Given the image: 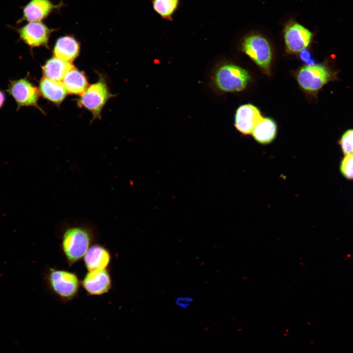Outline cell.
Here are the masks:
<instances>
[{"label": "cell", "mask_w": 353, "mask_h": 353, "mask_svg": "<svg viewBox=\"0 0 353 353\" xmlns=\"http://www.w3.org/2000/svg\"><path fill=\"white\" fill-rule=\"evenodd\" d=\"M87 294L99 296L107 293L112 287V280L107 269L88 271L81 281Z\"/></svg>", "instance_id": "obj_11"}, {"label": "cell", "mask_w": 353, "mask_h": 353, "mask_svg": "<svg viewBox=\"0 0 353 353\" xmlns=\"http://www.w3.org/2000/svg\"><path fill=\"white\" fill-rule=\"evenodd\" d=\"M194 301V299L190 296H177L175 300V303L176 305L181 309H187L192 304Z\"/></svg>", "instance_id": "obj_22"}, {"label": "cell", "mask_w": 353, "mask_h": 353, "mask_svg": "<svg viewBox=\"0 0 353 353\" xmlns=\"http://www.w3.org/2000/svg\"><path fill=\"white\" fill-rule=\"evenodd\" d=\"M277 126L272 119L262 118L254 127L252 134L256 142L261 145L271 143L276 138Z\"/></svg>", "instance_id": "obj_17"}, {"label": "cell", "mask_w": 353, "mask_h": 353, "mask_svg": "<svg viewBox=\"0 0 353 353\" xmlns=\"http://www.w3.org/2000/svg\"><path fill=\"white\" fill-rule=\"evenodd\" d=\"M75 67L71 62L54 56L47 60L42 68L44 77L61 81L66 74Z\"/></svg>", "instance_id": "obj_16"}, {"label": "cell", "mask_w": 353, "mask_h": 353, "mask_svg": "<svg viewBox=\"0 0 353 353\" xmlns=\"http://www.w3.org/2000/svg\"><path fill=\"white\" fill-rule=\"evenodd\" d=\"M60 236L62 251L70 266L83 257L97 237L94 227L87 223L65 224Z\"/></svg>", "instance_id": "obj_1"}, {"label": "cell", "mask_w": 353, "mask_h": 353, "mask_svg": "<svg viewBox=\"0 0 353 353\" xmlns=\"http://www.w3.org/2000/svg\"><path fill=\"white\" fill-rule=\"evenodd\" d=\"M39 90L43 97L57 105L63 101L68 93L62 82L44 76L40 81Z\"/></svg>", "instance_id": "obj_14"}, {"label": "cell", "mask_w": 353, "mask_h": 353, "mask_svg": "<svg viewBox=\"0 0 353 353\" xmlns=\"http://www.w3.org/2000/svg\"><path fill=\"white\" fill-rule=\"evenodd\" d=\"M341 171L346 177L353 178V154L345 156L341 163Z\"/></svg>", "instance_id": "obj_21"}, {"label": "cell", "mask_w": 353, "mask_h": 353, "mask_svg": "<svg viewBox=\"0 0 353 353\" xmlns=\"http://www.w3.org/2000/svg\"><path fill=\"white\" fill-rule=\"evenodd\" d=\"M250 80L248 72L236 65L226 64L216 71L214 81L221 90L232 92L243 90Z\"/></svg>", "instance_id": "obj_4"}, {"label": "cell", "mask_w": 353, "mask_h": 353, "mask_svg": "<svg viewBox=\"0 0 353 353\" xmlns=\"http://www.w3.org/2000/svg\"><path fill=\"white\" fill-rule=\"evenodd\" d=\"M262 118L257 107L251 104H244L240 106L236 111L234 126L242 134H250Z\"/></svg>", "instance_id": "obj_12"}, {"label": "cell", "mask_w": 353, "mask_h": 353, "mask_svg": "<svg viewBox=\"0 0 353 353\" xmlns=\"http://www.w3.org/2000/svg\"><path fill=\"white\" fill-rule=\"evenodd\" d=\"M5 100V96L4 93L0 90V109L3 105Z\"/></svg>", "instance_id": "obj_24"}, {"label": "cell", "mask_w": 353, "mask_h": 353, "mask_svg": "<svg viewBox=\"0 0 353 353\" xmlns=\"http://www.w3.org/2000/svg\"><path fill=\"white\" fill-rule=\"evenodd\" d=\"M178 0H153L154 11L165 19H171L178 5Z\"/></svg>", "instance_id": "obj_19"}, {"label": "cell", "mask_w": 353, "mask_h": 353, "mask_svg": "<svg viewBox=\"0 0 353 353\" xmlns=\"http://www.w3.org/2000/svg\"><path fill=\"white\" fill-rule=\"evenodd\" d=\"M114 95L111 93L105 78L100 76L99 80L88 87L85 92L77 99L79 107L89 110L93 120L101 119V111L107 101Z\"/></svg>", "instance_id": "obj_3"}, {"label": "cell", "mask_w": 353, "mask_h": 353, "mask_svg": "<svg viewBox=\"0 0 353 353\" xmlns=\"http://www.w3.org/2000/svg\"><path fill=\"white\" fill-rule=\"evenodd\" d=\"M301 59L306 62V63H310L311 59H310V55L308 50L305 49L301 51Z\"/></svg>", "instance_id": "obj_23"}, {"label": "cell", "mask_w": 353, "mask_h": 353, "mask_svg": "<svg viewBox=\"0 0 353 353\" xmlns=\"http://www.w3.org/2000/svg\"><path fill=\"white\" fill-rule=\"evenodd\" d=\"M62 82L70 94L81 96L88 87L85 74L75 67L66 74Z\"/></svg>", "instance_id": "obj_18"}, {"label": "cell", "mask_w": 353, "mask_h": 353, "mask_svg": "<svg viewBox=\"0 0 353 353\" xmlns=\"http://www.w3.org/2000/svg\"><path fill=\"white\" fill-rule=\"evenodd\" d=\"M283 37L288 51L298 52L309 45L313 33L294 19H290L283 25Z\"/></svg>", "instance_id": "obj_7"}, {"label": "cell", "mask_w": 353, "mask_h": 353, "mask_svg": "<svg viewBox=\"0 0 353 353\" xmlns=\"http://www.w3.org/2000/svg\"><path fill=\"white\" fill-rule=\"evenodd\" d=\"M6 91L15 101L17 110L22 107L34 106L44 113L38 104L39 90L28 79L22 78L10 80Z\"/></svg>", "instance_id": "obj_6"}, {"label": "cell", "mask_w": 353, "mask_h": 353, "mask_svg": "<svg viewBox=\"0 0 353 353\" xmlns=\"http://www.w3.org/2000/svg\"><path fill=\"white\" fill-rule=\"evenodd\" d=\"M83 258L86 269L90 271L107 269L110 264L111 255L106 248L94 244L89 247Z\"/></svg>", "instance_id": "obj_13"}, {"label": "cell", "mask_w": 353, "mask_h": 353, "mask_svg": "<svg viewBox=\"0 0 353 353\" xmlns=\"http://www.w3.org/2000/svg\"><path fill=\"white\" fill-rule=\"evenodd\" d=\"M330 75L322 66L309 65L303 67L297 75L299 85L304 90L316 91L320 90L330 79Z\"/></svg>", "instance_id": "obj_10"}, {"label": "cell", "mask_w": 353, "mask_h": 353, "mask_svg": "<svg viewBox=\"0 0 353 353\" xmlns=\"http://www.w3.org/2000/svg\"><path fill=\"white\" fill-rule=\"evenodd\" d=\"M19 39L31 48L44 47L49 48L48 43L51 34L57 28H50L43 22H28L15 28Z\"/></svg>", "instance_id": "obj_8"}, {"label": "cell", "mask_w": 353, "mask_h": 353, "mask_svg": "<svg viewBox=\"0 0 353 353\" xmlns=\"http://www.w3.org/2000/svg\"><path fill=\"white\" fill-rule=\"evenodd\" d=\"M242 48L265 73L270 74L271 49L268 41L264 36L257 33L246 36L242 41Z\"/></svg>", "instance_id": "obj_5"}, {"label": "cell", "mask_w": 353, "mask_h": 353, "mask_svg": "<svg viewBox=\"0 0 353 353\" xmlns=\"http://www.w3.org/2000/svg\"><path fill=\"white\" fill-rule=\"evenodd\" d=\"M64 6L65 5L62 0L57 4L50 0H30L21 7L23 14L17 21V24H21L24 22H42L51 13L58 11Z\"/></svg>", "instance_id": "obj_9"}, {"label": "cell", "mask_w": 353, "mask_h": 353, "mask_svg": "<svg viewBox=\"0 0 353 353\" xmlns=\"http://www.w3.org/2000/svg\"><path fill=\"white\" fill-rule=\"evenodd\" d=\"M340 144L346 155L353 154V129L347 130L343 135Z\"/></svg>", "instance_id": "obj_20"}, {"label": "cell", "mask_w": 353, "mask_h": 353, "mask_svg": "<svg viewBox=\"0 0 353 353\" xmlns=\"http://www.w3.org/2000/svg\"><path fill=\"white\" fill-rule=\"evenodd\" d=\"M45 278L48 289L64 303L74 299L81 285V281L75 273L65 270L50 268Z\"/></svg>", "instance_id": "obj_2"}, {"label": "cell", "mask_w": 353, "mask_h": 353, "mask_svg": "<svg viewBox=\"0 0 353 353\" xmlns=\"http://www.w3.org/2000/svg\"><path fill=\"white\" fill-rule=\"evenodd\" d=\"M80 44L74 36L66 35L59 37L56 41L53 54L61 59L72 62L78 55Z\"/></svg>", "instance_id": "obj_15"}]
</instances>
